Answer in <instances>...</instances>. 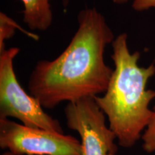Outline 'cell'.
Masks as SVG:
<instances>
[{"instance_id": "1", "label": "cell", "mask_w": 155, "mask_h": 155, "mask_svg": "<svg viewBox=\"0 0 155 155\" xmlns=\"http://www.w3.org/2000/svg\"><path fill=\"white\" fill-rule=\"evenodd\" d=\"M78 29L67 48L53 61L37 63L29 78L30 94L44 108L105 93L114 70L104 61L114 40L105 17L96 7L78 15Z\"/></svg>"}, {"instance_id": "2", "label": "cell", "mask_w": 155, "mask_h": 155, "mask_svg": "<svg viewBox=\"0 0 155 155\" xmlns=\"http://www.w3.org/2000/svg\"><path fill=\"white\" fill-rule=\"evenodd\" d=\"M127 38V33H121L111 43L115 68L104 96L94 98L107 117L119 144L129 148L141 138L153 115L149 105L155 98V91L147 90L146 87L155 74V65L139 67L140 53H130Z\"/></svg>"}, {"instance_id": "3", "label": "cell", "mask_w": 155, "mask_h": 155, "mask_svg": "<svg viewBox=\"0 0 155 155\" xmlns=\"http://www.w3.org/2000/svg\"><path fill=\"white\" fill-rule=\"evenodd\" d=\"M19 53L15 47L0 53V118H15L27 127L64 134L59 121L48 115L40 101L19 83L14 69Z\"/></svg>"}, {"instance_id": "4", "label": "cell", "mask_w": 155, "mask_h": 155, "mask_svg": "<svg viewBox=\"0 0 155 155\" xmlns=\"http://www.w3.org/2000/svg\"><path fill=\"white\" fill-rule=\"evenodd\" d=\"M0 147L17 155H83L81 141L64 134L0 118Z\"/></svg>"}, {"instance_id": "5", "label": "cell", "mask_w": 155, "mask_h": 155, "mask_svg": "<svg viewBox=\"0 0 155 155\" xmlns=\"http://www.w3.org/2000/svg\"><path fill=\"white\" fill-rule=\"evenodd\" d=\"M65 116L68 127L80 135L83 155H116V136L106 126L105 114L94 97L68 103Z\"/></svg>"}, {"instance_id": "6", "label": "cell", "mask_w": 155, "mask_h": 155, "mask_svg": "<svg viewBox=\"0 0 155 155\" xmlns=\"http://www.w3.org/2000/svg\"><path fill=\"white\" fill-rule=\"evenodd\" d=\"M24 5L23 21L33 30L45 31L53 23L52 0H21Z\"/></svg>"}, {"instance_id": "7", "label": "cell", "mask_w": 155, "mask_h": 155, "mask_svg": "<svg viewBox=\"0 0 155 155\" xmlns=\"http://www.w3.org/2000/svg\"><path fill=\"white\" fill-rule=\"evenodd\" d=\"M16 30H21L25 35L35 40H39L38 35L25 30L8 15L2 12H0V53L6 49L5 41L14 35Z\"/></svg>"}, {"instance_id": "8", "label": "cell", "mask_w": 155, "mask_h": 155, "mask_svg": "<svg viewBox=\"0 0 155 155\" xmlns=\"http://www.w3.org/2000/svg\"><path fill=\"white\" fill-rule=\"evenodd\" d=\"M144 134L141 136L143 140V149L147 152L155 151V106L153 109V115L150 123L147 125Z\"/></svg>"}, {"instance_id": "9", "label": "cell", "mask_w": 155, "mask_h": 155, "mask_svg": "<svg viewBox=\"0 0 155 155\" xmlns=\"http://www.w3.org/2000/svg\"><path fill=\"white\" fill-rule=\"evenodd\" d=\"M132 8L137 12L155 9V0H134Z\"/></svg>"}, {"instance_id": "10", "label": "cell", "mask_w": 155, "mask_h": 155, "mask_svg": "<svg viewBox=\"0 0 155 155\" xmlns=\"http://www.w3.org/2000/svg\"><path fill=\"white\" fill-rule=\"evenodd\" d=\"M63 1V3L64 6L65 7H67L68 5V2L70 0H62ZM114 3L116 4V5H124V4L127 3L129 2V0H111Z\"/></svg>"}, {"instance_id": "11", "label": "cell", "mask_w": 155, "mask_h": 155, "mask_svg": "<svg viewBox=\"0 0 155 155\" xmlns=\"http://www.w3.org/2000/svg\"><path fill=\"white\" fill-rule=\"evenodd\" d=\"M1 155H17V154H13V153L9 152V151H7V152H5V153H3V154H2Z\"/></svg>"}]
</instances>
